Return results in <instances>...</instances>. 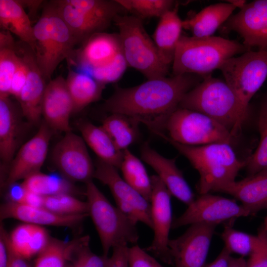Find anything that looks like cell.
Wrapping results in <instances>:
<instances>
[{
	"instance_id": "6da1fadb",
	"label": "cell",
	"mask_w": 267,
	"mask_h": 267,
	"mask_svg": "<svg viewBox=\"0 0 267 267\" xmlns=\"http://www.w3.org/2000/svg\"><path fill=\"white\" fill-rule=\"evenodd\" d=\"M195 83L192 76L183 74L148 79L131 88L117 87L103 109L142 123L154 134L163 133L168 118Z\"/></svg>"
},
{
	"instance_id": "7a4b0ae2",
	"label": "cell",
	"mask_w": 267,
	"mask_h": 267,
	"mask_svg": "<svg viewBox=\"0 0 267 267\" xmlns=\"http://www.w3.org/2000/svg\"><path fill=\"white\" fill-rule=\"evenodd\" d=\"M155 134L172 145L198 172L197 190L201 195L218 191L235 181L239 171L246 166V161L237 157L230 144L219 142L191 146L178 143L164 133Z\"/></svg>"
},
{
	"instance_id": "3957f363",
	"label": "cell",
	"mask_w": 267,
	"mask_h": 267,
	"mask_svg": "<svg viewBox=\"0 0 267 267\" xmlns=\"http://www.w3.org/2000/svg\"><path fill=\"white\" fill-rule=\"evenodd\" d=\"M179 107L207 115L227 128L235 137L248 114L225 82L209 76L184 95Z\"/></svg>"
},
{
	"instance_id": "277c9868",
	"label": "cell",
	"mask_w": 267,
	"mask_h": 267,
	"mask_svg": "<svg viewBox=\"0 0 267 267\" xmlns=\"http://www.w3.org/2000/svg\"><path fill=\"white\" fill-rule=\"evenodd\" d=\"M33 29L37 63L45 81H50L60 63L70 60L78 43L52 1L44 6Z\"/></svg>"
},
{
	"instance_id": "5b68a950",
	"label": "cell",
	"mask_w": 267,
	"mask_h": 267,
	"mask_svg": "<svg viewBox=\"0 0 267 267\" xmlns=\"http://www.w3.org/2000/svg\"><path fill=\"white\" fill-rule=\"evenodd\" d=\"M247 48L237 42L220 37L181 36L173 61V73L174 75L209 73L220 69L227 59Z\"/></svg>"
},
{
	"instance_id": "8992f818",
	"label": "cell",
	"mask_w": 267,
	"mask_h": 267,
	"mask_svg": "<svg viewBox=\"0 0 267 267\" xmlns=\"http://www.w3.org/2000/svg\"><path fill=\"white\" fill-rule=\"evenodd\" d=\"M114 22L119 29L122 52L128 66L147 80L166 77L169 66L162 60L142 19L133 15L121 14Z\"/></svg>"
},
{
	"instance_id": "52a82bcc",
	"label": "cell",
	"mask_w": 267,
	"mask_h": 267,
	"mask_svg": "<svg viewBox=\"0 0 267 267\" xmlns=\"http://www.w3.org/2000/svg\"><path fill=\"white\" fill-rule=\"evenodd\" d=\"M86 185L89 214L98 234L103 255L108 256L110 250L119 245L136 244L139 239L136 225L109 201L92 180Z\"/></svg>"
},
{
	"instance_id": "ba28073f",
	"label": "cell",
	"mask_w": 267,
	"mask_h": 267,
	"mask_svg": "<svg viewBox=\"0 0 267 267\" xmlns=\"http://www.w3.org/2000/svg\"><path fill=\"white\" fill-rule=\"evenodd\" d=\"M52 1L78 44H83L93 35L103 32L125 10L116 0Z\"/></svg>"
},
{
	"instance_id": "9c48e42d",
	"label": "cell",
	"mask_w": 267,
	"mask_h": 267,
	"mask_svg": "<svg viewBox=\"0 0 267 267\" xmlns=\"http://www.w3.org/2000/svg\"><path fill=\"white\" fill-rule=\"evenodd\" d=\"M165 130L171 139L191 146L219 142L231 144L235 137L227 128L207 115L179 107L168 118Z\"/></svg>"
},
{
	"instance_id": "30bf717a",
	"label": "cell",
	"mask_w": 267,
	"mask_h": 267,
	"mask_svg": "<svg viewBox=\"0 0 267 267\" xmlns=\"http://www.w3.org/2000/svg\"><path fill=\"white\" fill-rule=\"evenodd\" d=\"M245 109L267 77V49L247 51L227 59L219 69Z\"/></svg>"
},
{
	"instance_id": "8fae6325",
	"label": "cell",
	"mask_w": 267,
	"mask_h": 267,
	"mask_svg": "<svg viewBox=\"0 0 267 267\" xmlns=\"http://www.w3.org/2000/svg\"><path fill=\"white\" fill-rule=\"evenodd\" d=\"M249 216V211L234 200L206 193L195 199L182 214L173 221L172 229L199 222L226 224Z\"/></svg>"
},
{
	"instance_id": "7c38bea8",
	"label": "cell",
	"mask_w": 267,
	"mask_h": 267,
	"mask_svg": "<svg viewBox=\"0 0 267 267\" xmlns=\"http://www.w3.org/2000/svg\"><path fill=\"white\" fill-rule=\"evenodd\" d=\"M152 196L150 201L154 237L145 250L164 262L171 265L173 261L168 247L169 233L172 229L171 194L157 175L150 177Z\"/></svg>"
},
{
	"instance_id": "4fadbf2b",
	"label": "cell",
	"mask_w": 267,
	"mask_h": 267,
	"mask_svg": "<svg viewBox=\"0 0 267 267\" xmlns=\"http://www.w3.org/2000/svg\"><path fill=\"white\" fill-rule=\"evenodd\" d=\"M218 225L196 223L180 236L170 239L168 247L175 267H204Z\"/></svg>"
},
{
	"instance_id": "5bb4252c",
	"label": "cell",
	"mask_w": 267,
	"mask_h": 267,
	"mask_svg": "<svg viewBox=\"0 0 267 267\" xmlns=\"http://www.w3.org/2000/svg\"><path fill=\"white\" fill-rule=\"evenodd\" d=\"M82 136L71 132L56 144L53 162L62 175L70 181L86 183L93 178L95 167Z\"/></svg>"
},
{
	"instance_id": "9a60e30c",
	"label": "cell",
	"mask_w": 267,
	"mask_h": 267,
	"mask_svg": "<svg viewBox=\"0 0 267 267\" xmlns=\"http://www.w3.org/2000/svg\"><path fill=\"white\" fill-rule=\"evenodd\" d=\"M51 134L52 130L43 122L36 134L21 146L11 162L6 185L40 172L47 156Z\"/></svg>"
},
{
	"instance_id": "2e32d148",
	"label": "cell",
	"mask_w": 267,
	"mask_h": 267,
	"mask_svg": "<svg viewBox=\"0 0 267 267\" xmlns=\"http://www.w3.org/2000/svg\"><path fill=\"white\" fill-rule=\"evenodd\" d=\"M226 27L237 32L247 47L267 49V0H256L246 4L227 21Z\"/></svg>"
},
{
	"instance_id": "e0dca14e",
	"label": "cell",
	"mask_w": 267,
	"mask_h": 267,
	"mask_svg": "<svg viewBox=\"0 0 267 267\" xmlns=\"http://www.w3.org/2000/svg\"><path fill=\"white\" fill-rule=\"evenodd\" d=\"M17 50L28 67L26 83L17 99L22 115L32 124H36L42 115V104L46 86L45 80L38 66L34 51L21 41Z\"/></svg>"
},
{
	"instance_id": "ac0fdd59",
	"label": "cell",
	"mask_w": 267,
	"mask_h": 267,
	"mask_svg": "<svg viewBox=\"0 0 267 267\" xmlns=\"http://www.w3.org/2000/svg\"><path fill=\"white\" fill-rule=\"evenodd\" d=\"M73 103L66 79L60 75L46 84L42 104L44 122L52 130L65 133L71 132L70 117Z\"/></svg>"
},
{
	"instance_id": "d6986e66",
	"label": "cell",
	"mask_w": 267,
	"mask_h": 267,
	"mask_svg": "<svg viewBox=\"0 0 267 267\" xmlns=\"http://www.w3.org/2000/svg\"><path fill=\"white\" fill-rule=\"evenodd\" d=\"M142 159L157 173L172 195L189 205L194 200V195L177 167L176 159L167 158L144 143L141 149Z\"/></svg>"
},
{
	"instance_id": "ffe728a7",
	"label": "cell",
	"mask_w": 267,
	"mask_h": 267,
	"mask_svg": "<svg viewBox=\"0 0 267 267\" xmlns=\"http://www.w3.org/2000/svg\"><path fill=\"white\" fill-rule=\"evenodd\" d=\"M94 167L93 178L109 187L115 202H123L135 208L145 218L146 225L152 229L150 202L128 184L115 167L98 159Z\"/></svg>"
},
{
	"instance_id": "44dd1931",
	"label": "cell",
	"mask_w": 267,
	"mask_h": 267,
	"mask_svg": "<svg viewBox=\"0 0 267 267\" xmlns=\"http://www.w3.org/2000/svg\"><path fill=\"white\" fill-rule=\"evenodd\" d=\"M121 51L119 34L98 33L74 50L68 64L91 70L109 62Z\"/></svg>"
},
{
	"instance_id": "7402d4cb",
	"label": "cell",
	"mask_w": 267,
	"mask_h": 267,
	"mask_svg": "<svg viewBox=\"0 0 267 267\" xmlns=\"http://www.w3.org/2000/svg\"><path fill=\"white\" fill-rule=\"evenodd\" d=\"M88 216L89 214L59 215L44 207H35L10 201L2 204L0 210L1 220L13 218L39 226L74 227L80 224Z\"/></svg>"
},
{
	"instance_id": "603a6c76",
	"label": "cell",
	"mask_w": 267,
	"mask_h": 267,
	"mask_svg": "<svg viewBox=\"0 0 267 267\" xmlns=\"http://www.w3.org/2000/svg\"><path fill=\"white\" fill-rule=\"evenodd\" d=\"M218 191L239 200L250 216H254L262 210H267V169L228 183Z\"/></svg>"
},
{
	"instance_id": "cb8c5ba5",
	"label": "cell",
	"mask_w": 267,
	"mask_h": 267,
	"mask_svg": "<svg viewBox=\"0 0 267 267\" xmlns=\"http://www.w3.org/2000/svg\"><path fill=\"white\" fill-rule=\"evenodd\" d=\"M21 125L19 111L9 96L0 97V156L11 162L17 149Z\"/></svg>"
},
{
	"instance_id": "d4e9b609",
	"label": "cell",
	"mask_w": 267,
	"mask_h": 267,
	"mask_svg": "<svg viewBox=\"0 0 267 267\" xmlns=\"http://www.w3.org/2000/svg\"><path fill=\"white\" fill-rule=\"evenodd\" d=\"M177 10L176 6L160 17L153 35V41L160 56L169 66L173 62L183 28L182 21L178 16Z\"/></svg>"
},
{
	"instance_id": "484cf974",
	"label": "cell",
	"mask_w": 267,
	"mask_h": 267,
	"mask_svg": "<svg viewBox=\"0 0 267 267\" xmlns=\"http://www.w3.org/2000/svg\"><path fill=\"white\" fill-rule=\"evenodd\" d=\"M78 128L86 143L97 156L98 159L118 169H120L124 151L117 147L101 126L98 127L84 121L78 124Z\"/></svg>"
},
{
	"instance_id": "4316f807",
	"label": "cell",
	"mask_w": 267,
	"mask_h": 267,
	"mask_svg": "<svg viewBox=\"0 0 267 267\" xmlns=\"http://www.w3.org/2000/svg\"><path fill=\"white\" fill-rule=\"evenodd\" d=\"M0 26L1 30L15 35L35 51L33 26L19 0H0Z\"/></svg>"
},
{
	"instance_id": "83f0119b",
	"label": "cell",
	"mask_w": 267,
	"mask_h": 267,
	"mask_svg": "<svg viewBox=\"0 0 267 267\" xmlns=\"http://www.w3.org/2000/svg\"><path fill=\"white\" fill-rule=\"evenodd\" d=\"M236 8L229 2L209 5L191 18L182 21L183 28L190 31L195 37L212 36Z\"/></svg>"
},
{
	"instance_id": "f1b7e54d",
	"label": "cell",
	"mask_w": 267,
	"mask_h": 267,
	"mask_svg": "<svg viewBox=\"0 0 267 267\" xmlns=\"http://www.w3.org/2000/svg\"><path fill=\"white\" fill-rule=\"evenodd\" d=\"M66 81L73 103V112L80 111L99 99L105 88V85L91 76L72 70H69Z\"/></svg>"
},
{
	"instance_id": "f546056e",
	"label": "cell",
	"mask_w": 267,
	"mask_h": 267,
	"mask_svg": "<svg viewBox=\"0 0 267 267\" xmlns=\"http://www.w3.org/2000/svg\"><path fill=\"white\" fill-rule=\"evenodd\" d=\"M89 242V237L84 236L69 241L50 238L44 249L38 255L34 267H65L71 261L75 252Z\"/></svg>"
},
{
	"instance_id": "4dcf8cb0",
	"label": "cell",
	"mask_w": 267,
	"mask_h": 267,
	"mask_svg": "<svg viewBox=\"0 0 267 267\" xmlns=\"http://www.w3.org/2000/svg\"><path fill=\"white\" fill-rule=\"evenodd\" d=\"M19 57L17 43L11 33L3 30L0 32V97L9 96L13 75Z\"/></svg>"
},
{
	"instance_id": "1f68e13d",
	"label": "cell",
	"mask_w": 267,
	"mask_h": 267,
	"mask_svg": "<svg viewBox=\"0 0 267 267\" xmlns=\"http://www.w3.org/2000/svg\"><path fill=\"white\" fill-rule=\"evenodd\" d=\"M139 123L121 114L113 113L102 122L101 126L111 137L117 147L124 151L138 135Z\"/></svg>"
},
{
	"instance_id": "d6a6232c",
	"label": "cell",
	"mask_w": 267,
	"mask_h": 267,
	"mask_svg": "<svg viewBox=\"0 0 267 267\" xmlns=\"http://www.w3.org/2000/svg\"><path fill=\"white\" fill-rule=\"evenodd\" d=\"M120 169L125 181L150 202L152 191L151 178L141 161L128 149L124 151Z\"/></svg>"
},
{
	"instance_id": "836d02e7",
	"label": "cell",
	"mask_w": 267,
	"mask_h": 267,
	"mask_svg": "<svg viewBox=\"0 0 267 267\" xmlns=\"http://www.w3.org/2000/svg\"><path fill=\"white\" fill-rule=\"evenodd\" d=\"M22 183L28 191L44 197L59 194H72L75 191L70 181L64 177L40 172L28 177Z\"/></svg>"
},
{
	"instance_id": "e575fe53",
	"label": "cell",
	"mask_w": 267,
	"mask_h": 267,
	"mask_svg": "<svg viewBox=\"0 0 267 267\" xmlns=\"http://www.w3.org/2000/svg\"><path fill=\"white\" fill-rule=\"evenodd\" d=\"M233 222L225 224L221 234L224 247L231 254L235 253L244 257L250 256L256 247L257 235L239 231L233 227Z\"/></svg>"
},
{
	"instance_id": "d590c367",
	"label": "cell",
	"mask_w": 267,
	"mask_h": 267,
	"mask_svg": "<svg viewBox=\"0 0 267 267\" xmlns=\"http://www.w3.org/2000/svg\"><path fill=\"white\" fill-rule=\"evenodd\" d=\"M258 127L260 141L255 152L246 160V166L249 176L267 169V102L261 107Z\"/></svg>"
},
{
	"instance_id": "8d00e7d4",
	"label": "cell",
	"mask_w": 267,
	"mask_h": 267,
	"mask_svg": "<svg viewBox=\"0 0 267 267\" xmlns=\"http://www.w3.org/2000/svg\"><path fill=\"white\" fill-rule=\"evenodd\" d=\"M124 8L134 16L141 19L154 17H160L174 3L170 0H116Z\"/></svg>"
},
{
	"instance_id": "74e56055",
	"label": "cell",
	"mask_w": 267,
	"mask_h": 267,
	"mask_svg": "<svg viewBox=\"0 0 267 267\" xmlns=\"http://www.w3.org/2000/svg\"><path fill=\"white\" fill-rule=\"evenodd\" d=\"M44 208L54 213L63 215L89 214V205L70 194L45 196Z\"/></svg>"
},
{
	"instance_id": "f35d334b",
	"label": "cell",
	"mask_w": 267,
	"mask_h": 267,
	"mask_svg": "<svg viewBox=\"0 0 267 267\" xmlns=\"http://www.w3.org/2000/svg\"><path fill=\"white\" fill-rule=\"evenodd\" d=\"M128 63L121 51L107 63L90 70L91 76L105 85L118 81L123 75Z\"/></svg>"
},
{
	"instance_id": "ab89813d",
	"label": "cell",
	"mask_w": 267,
	"mask_h": 267,
	"mask_svg": "<svg viewBox=\"0 0 267 267\" xmlns=\"http://www.w3.org/2000/svg\"><path fill=\"white\" fill-rule=\"evenodd\" d=\"M71 261L73 262V267H109L110 257L93 253L87 243L75 252Z\"/></svg>"
},
{
	"instance_id": "60d3db41",
	"label": "cell",
	"mask_w": 267,
	"mask_h": 267,
	"mask_svg": "<svg viewBox=\"0 0 267 267\" xmlns=\"http://www.w3.org/2000/svg\"><path fill=\"white\" fill-rule=\"evenodd\" d=\"M35 226L27 223L21 224L15 228L8 236L12 248L24 258Z\"/></svg>"
},
{
	"instance_id": "b9f144b4",
	"label": "cell",
	"mask_w": 267,
	"mask_h": 267,
	"mask_svg": "<svg viewBox=\"0 0 267 267\" xmlns=\"http://www.w3.org/2000/svg\"><path fill=\"white\" fill-rule=\"evenodd\" d=\"M257 236L258 243L249 256L246 267H267V232L261 226Z\"/></svg>"
},
{
	"instance_id": "7bdbcfd3",
	"label": "cell",
	"mask_w": 267,
	"mask_h": 267,
	"mask_svg": "<svg viewBox=\"0 0 267 267\" xmlns=\"http://www.w3.org/2000/svg\"><path fill=\"white\" fill-rule=\"evenodd\" d=\"M128 267H163L145 250L135 244L129 248Z\"/></svg>"
},
{
	"instance_id": "ee69618b",
	"label": "cell",
	"mask_w": 267,
	"mask_h": 267,
	"mask_svg": "<svg viewBox=\"0 0 267 267\" xmlns=\"http://www.w3.org/2000/svg\"><path fill=\"white\" fill-rule=\"evenodd\" d=\"M50 237L46 230L41 226L35 225L26 251L25 258L29 259L38 255L48 243Z\"/></svg>"
},
{
	"instance_id": "f6af8a7d",
	"label": "cell",
	"mask_w": 267,
	"mask_h": 267,
	"mask_svg": "<svg viewBox=\"0 0 267 267\" xmlns=\"http://www.w3.org/2000/svg\"><path fill=\"white\" fill-rule=\"evenodd\" d=\"M17 50L19 60L12 77L10 94L18 99L26 82L28 75V67L23 57L18 52L17 46Z\"/></svg>"
},
{
	"instance_id": "bcb514c9",
	"label": "cell",
	"mask_w": 267,
	"mask_h": 267,
	"mask_svg": "<svg viewBox=\"0 0 267 267\" xmlns=\"http://www.w3.org/2000/svg\"><path fill=\"white\" fill-rule=\"evenodd\" d=\"M0 231L2 232L8 249V260L6 267H30L25 258L17 253L11 246L9 235L1 225Z\"/></svg>"
},
{
	"instance_id": "7dc6e473",
	"label": "cell",
	"mask_w": 267,
	"mask_h": 267,
	"mask_svg": "<svg viewBox=\"0 0 267 267\" xmlns=\"http://www.w3.org/2000/svg\"><path fill=\"white\" fill-rule=\"evenodd\" d=\"M128 245H119L112 249L109 267H128Z\"/></svg>"
},
{
	"instance_id": "c3c4849f",
	"label": "cell",
	"mask_w": 267,
	"mask_h": 267,
	"mask_svg": "<svg viewBox=\"0 0 267 267\" xmlns=\"http://www.w3.org/2000/svg\"><path fill=\"white\" fill-rule=\"evenodd\" d=\"M8 186V196L9 201L22 204L27 191L23 184L15 182Z\"/></svg>"
},
{
	"instance_id": "681fc988",
	"label": "cell",
	"mask_w": 267,
	"mask_h": 267,
	"mask_svg": "<svg viewBox=\"0 0 267 267\" xmlns=\"http://www.w3.org/2000/svg\"><path fill=\"white\" fill-rule=\"evenodd\" d=\"M231 253L225 248L222 249L216 259L204 267H228L230 259Z\"/></svg>"
},
{
	"instance_id": "f907efd6",
	"label": "cell",
	"mask_w": 267,
	"mask_h": 267,
	"mask_svg": "<svg viewBox=\"0 0 267 267\" xmlns=\"http://www.w3.org/2000/svg\"><path fill=\"white\" fill-rule=\"evenodd\" d=\"M44 196L27 191L22 204L35 207H44Z\"/></svg>"
},
{
	"instance_id": "816d5d0a",
	"label": "cell",
	"mask_w": 267,
	"mask_h": 267,
	"mask_svg": "<svg viewBox=\"0 0 267 267\" xmlns=\"http://www.w3.org/2000/svg\"><path fill=\"white\" fill-rule=\"evenodd\" d=\"M8 260V249L2 232L0 237V267H6Z\"/></svg>"
},
{
	"instance_id": "f5cc1de1",
	"label": "cell",
	"mask_w": 267,
	"mask_h": 267,
	"mask_svg": "<svg viewBox=\"0 0 267 267\" xmlns=\"http://www.w3.org/2000/svg\"><path fill=\"white\" fill-rule=\"evenodd\" d=\"M23 8L27 7L31 13L36 12L43 3V0H19Z\"/></svg>"
},
{
	"instance_id": "db71d44e",
	"label": "cell",
	"mask_w": 267,
	"mask_h": 267,
	"mask_svg": "<svg viewBox=\"0 0 267 267\" xmlns=\"http://www.w3.org/2000/svg\"><path fill=\"white\" fill-rule=\"evenodd\" d=\"M247 261L244 257L238 258L231 257L228 267H246Z\"/></svg>"
},
{
	"instance_id": "11a10c76",
	"label": "cell",
	"mask_w": 267,
	"mask_h": 267,
	"mask_svg": "<svg viewBox=\"0 0 267 267\" xmlns=\"http://www.w3.org/2000/svg\"><path fill=\"white\" fill-rule=\"evenodd\" d=\"M261 226L267 232V216L265 217L264 222Z\"/></svg>"
}]
</instances>
